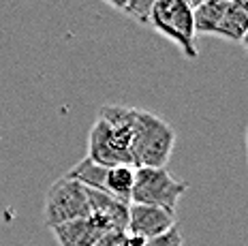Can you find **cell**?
Listing matches in <instances>:
<instances>
[{
  "instance_id": "cell-1",
  "label": "cell",
  "mask_w": 248,
  "mask_h": 246,
  "mask_svg": "<svg viewBox=\"0 0 248 246\" xmlns=\"http://www.w3.org/2000/svg\"><path fill=\"white\" fill-rule=\"evenodd\" d=\"M175 133L171 124L163 120L161 116L146 109H135L128 137V152H131L133 167H167L173 152Z\"/></svg>"
},
{
  "instance_id": "cell-2",
  "label": "cell",
  "mask_w": 248,
  "mask_h": 246,
  "mask_svg": "<svg viewBox=\"0 0 248 246\" xmlns=\"http://www.w3.org/2000/svg\"><path fill=\"white\" fill-rule=\"evenodd\" d=\"M150 26L163 37L175 43L186 58L195 60L199 56L195 47L193 9L186 0H156L150 11Z\"/></svg>"
},
{
  "instance_id": "cell-3",
  "label": "cell",
  "mask_w": 248,
  "mask_h": 246,
  "mask_svg": "<svg viewBox=\"0 0 248 246\" xmlns=\"http://www.w3.org/2000/svg\"><path fill=\"white\" fill-rule=\"evenodd\" d=\"M188 191V184L173 178L167 167H139L135 169V184L131 191V203L163 208L175 212L180 197Z\"/></svg>"
},
{
  "instance_id": "cell-4",
  "label": "cell",
  "mask_w": 248,
  "mask_h": 246,
  "mask_svg": "<svg viewBox=\"0 0 248 246\" xmlns=\"http://www.w3.org/2000/svg\"><path fill=\"white\" fill-rule=\"evenodd\" d=\"M45 225L49 229L64 225L69 220L90 216V203H88L86 186L69 176H62L60 180L51 184L45 197Z\"/></svg>"
},
{
  "instance_id": "cell-5",
  "label": "cell",
  "mask_w": 248,
  "mask_h": 246,
  "mask_svg": "<svg viewBox=\"0 0 248 246\" xmlns=\"http://www.w3.org/2000/svg\"><path fill=\"white\" fill-rule=\"evenodd\" d=\"M135 118V116H133ZM131 126H113L107 120H99L92 124L90 141H88V158L96 165L116 167V165H133L128 152V137Z\"/></svg>"
},
{
  "instance_id": "cell-6",
  "label": "cell",
  "mask_w": 248,
  "mask_h": 246,
  "mask_svg": "<svg viewBox=\"0 0 248 246\" xmlns=\"http://www.w3.org/2000/svg\"><path fill=\"white\" fill-rule=\"evenodd\" d=\"M173 225V212H167V210L154 206H141V203H131L128 206V235L152 240L156 235L165 233L167 229H171Z\"/></svg>"
},
{
  "instance_id": "cell-7",
  "label": "cell",
  "mask_w": 248,
  "mask_h": 246,
  "mask_svg": "<svg viewBox=\"0 0 248 246\" xmlns=\"http://www.w3.org/2000/svg\"><path fill=\"white\" fill-rule=\"evenodd\" d=\"M88 203H90V216H94L107 231L111 229H120L126 231L128 225V206L131 203H122L113 199L111 195L94 191V188H86Z\"/></svg>"
},
{
  "instance_id": "cell-8",
  "label": "cell",
  "mask_w": 248,
  "mask_h": 246,
  "mask_svg": "<svg viewBox=\"0 0 248 246\" xmlns=\"http://www.w3.org/2000/svg\"><path fill=\"white\" fill-rule=\"evenodd\" d=\"M107 229L94 216L69 220V223L58 225V227L51 229L56 242L60 246H94L96 240Z\"/></svg>"
},
{
  "instance_id": "cell-9",
  "label": "cell",
  "mask_w": 248,
  "mask_h": 246,
  "mask_svg": "<svg viewBox=\"0 0 248 246\" xmlns=\"http://www.w3.org/2000/svg\"><path fill=\"white\" fill-rule=\"evenodd\" d=\"M227 9H229V0H205L197 9H193V24L195 32L201 34H216L220 22H223Z\"/></svg>"
},
{
  "instance_id": "cell-10",
  "label": "cell",
  "mask_w": 248,
  "mask_h": 246,
  "mask_svg": "<svg viewBox=\"0 0 248 246\" xmlns=\"http://www.w3.org/2000/svg\"><path fill=\"white\" fill-rule=\"evenodd\" d=\"M135 184V167L116 165L107 169V195L122 203H131V191Z\"/></svg>"
},
{
  "instance_id": "cell-11",
  "label": "cell",
  "mask_w": 248,
  "mask_h": 246,
  "mask_svg": "<svg viewBox=\"0 0 248 246\" xmlns=\"http://www.w3.org/2000/svg\"><path fill=\"white\" fill-rule=\"evenodd\" d=\"M246 32H248V13L242 7H237L235 2H229V9H227L223 22L216 30V37L240 43Z\"/></svg>"
},
{
  "instance_id": "cell-12",
  "label": "cell",
  "mask_w": 248,
  "mask_h": 246,
  "mask_svg": "<svg viewBox=\"0 0 248 246\" xmlns=\"http://www.w3.org/2000/svg\"><path fill=\"white\" fill-rule=\"evenodd\" d=\"M154 2H156V0H128L124 13L131 15V17L137 19V22L148 24L150 22V11H152Z\"/></svg>"
},
{
  "instance_id": "cell-13",
  "label": "cell",
  "mask_w": 248,
  "mask_h": 246,
  "mask_svg": "<svg viewBox=\"0 0 248 246\" xmlns=\"http://www.w3.org/2000/svg\"><path fill=\"white\" fill-rule=\"evenodd\" d=\"M146 246H182V233H180V229L173 225V227L167 229L165 233L148 240Z\"/></svg>"
},
{
  "instance_id": "cell-14",
  "label": "cell",
  "mask_w": 248,
  "mask_h": 246,
  "mask_svg": "<svg viewBox=\"0 0 248 246\" xmlns=\"http://www.w3.org/2000/svg\"><path fill=\"white\" fill-rule=\"evenodd\" d=\"M126 231H120V229H111V231H105L96 240L94 246H120L124 240H126Z\"/></svg>"
},
{
  "instance_id": "cell-15",
  "label": "cell",
  "mask_w": 248,
  "mask_h": 246,
  "mask_svg": "<svg viewBox=\"0 0 248 246\" xmlns=\"http://www.w3.org/2000/svg\"><path fill=\"white\" fill-rule=\"evenodd\" d=\"M107 4H111L113 9H118V11H124L126 9V4H128V0H105Z\"/></svg>"
},
{
  "instance_id": "cell-16",
  "label": "cell",
  "mask_w": 248,
  "mask_h": 246,
  "mask_svg": "<svg viewBox=\"0 0 248 246\" xmlns=\"http://www.w3.org/2000/svg\"><path fill=\"white\" fill-rule=\"evenodd\" d=\"M231 2H235L237 7H242V9H244V11L248 13V0H231Z\"/></svg>"
},
{
  "instance_id": "cell-17",
  "label": "cell",
  "mask_w": 248,
  "mask_h": 246,
  "mask_svg": "<svg viewBox=\"0 0 248 246\" xmlns=\"http://www.w3.org/2000/svg\"><path fill=\"white\" fill-rule=\"evenodd\" d=\"M186 2L190 4V9H197L199 4H203V2H205V0H186Z\"/></svg>"
},
{
  "instance_id": "cell-18",
  "label": "cell",
  "mask_w": 248,
  "mask_h": 246,
  "mask_svg": "<svg viewBox=\"0 0 248 246\" xmlns=\"http://www.w3.org/2000/svg\"><path fill=\"white\" fill-rule=\"evenodd\" d=\"M240 43H242V47H244V49H246V52H248V32L244 34V39H242V41H240Z\"/></svg>"
}]
</instances>
